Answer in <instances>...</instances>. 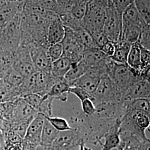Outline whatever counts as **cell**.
I'll return each instance as SVG.
<instances>
[{
    "instance_id": "cell-48",
    "label": "cell",
    "mask_w": 150,
    "mask_h": 150,
    "mask_svg": "<svg viewBox=\"0 0 150 150\" xmlns=\"http://www.w3.org/2000/svg\"><path fill=\"white\" fill-rule=\"evenodd\" d=\"M79 150V148H77V149H75V150Z\"/></svg>"
},
{
    "instance_id": "cell-28",
    "label": "cell",
    "mask_w": 150,
    "mask_h": 150,
    "mask_svg": "<svg viewBox=\"0 0 150 150\" xmlns=\"http://www.w3.org/2000/svg\"><path fill=\"white\" fill-rule=\"evenodd\" d=\"M19 98L14 88H10L0 78V103L13 101Z\"/></svg>"
},
{
    "instance_id": "cell-6",
    "label": "cell",
    "mask_w": 150,
    "mask_h": 150,
    "mask_svg": "<svg viewBox=\"0 0 150 150\" xmlns=\"http://www.w3.org/2000/svg\"><path fill=\"white\" fill-rule=\"evenodd\" d=\"M65 28V35L61 43L63 47L62 56L70 59L72 63L80 61L85 48L79 39L75 31Z\"/></svg>"
},
{
    "instance_id": "cell-30",
    "label": "cell",
    "mask_w": 150,
    "mask_h": 150,
    "mask_svg": "<svg viewBox=\"0 0 150 150\" xmlns=\"http://www.w3.org/2000/svg\"><path fill=\"white\" fill-rule=\"evenodd\" d=\"M131 111L134 116L135 122L140 129L145 131L150 127V116L145 113L135 110Z\"/></svg>"
},
{
    "instance_id": "cell-40",
    "label": "cell",
    "mask_w": 150,
    "mask_h": 150,
    "mask_svg": "<svg viewBox=\"0 0 150 150\" xmlns=\"http://www.w3.org/2000/svg\"><path fill=\"white\" fill-rule=\"evenodd\" d=\"M134 1V0H111V4L121 15Z\"/></svg>"
},
{
    "instance_id": "cell-7",
    "label": "cell",
    "mask_w": 150,
    "mask_h": 150,
    "mask_svg": "<svg viewBox=\"0 0 150 150\" xmlns=\"http://www.w3.org/2000/svg\"><path fill=\"white\" fill-rule=\"evenodd\" d=\"M12 67L23 77L29 76L37 72L32 63L29 48L19 46L13 54Z\"/></svg>"
},
{
    "instance_id": "cell-3",
    "label": "cell",
    "mask_w": 150,
    "mask_h": 150,
    "mask_svg": "<svg viewBox=\"0 0 150 150\" xmlns=\"http://www.w3.org/2000/svg\"><path fill=\"white\" fill-rule=\"evenodd\" d=\"M22 12L0 30V50L14 52L19 47L21 37Z\"/></svg>"
},
{
    "instance_id": "cell-31",
    "label": "cell",
    "mask_w": 150,
    "mask_h": 150,
    "mask_svg": "<svg viewBox=\"0 0 150 150\" xmlns=\"http://www.w3.org/2000/svg\"><path fill=\"white\" fill-rule=\"evenodd\" d=\"M46 118L48 120L49 122L51 123L55 129L59 132L64 131L72 129V127L70 126V124L66 120L61 117H46Z\"/></svg>"
},
{
    "instance_id": "cell-4",
    "label": "cell",
    "mask_w": 150,
    "mask_h": 150,
    "mask_svg": "<svg viewBox=\"0 0 150 150\" xmlns=\"http://www.w3.org/2000/svg\"><path fill=\"white\" fill-rule=\"evenodd\" d=\"M122 93L108 75L100 79L96 90L92 96V101L96 106L102 102L118 101Z\"/></svg>"
},
{
    "instance_id": "cell-29",
    "label": "cell",
    "mask_w": 150,
    "mask_h": 150,
    "mask_svg": "<svg viewBox=\"0 0 150 150\" xmlns=\"http://www.w3.org/2000/svg\"><path fill=\"white\" fill-rule=\"evenodd\" d=\"M129 110L138 111L150 116V99L139 98L132 100L129 104L127 111Z\"/></svg>"
},
{
    "instance_id": "cell-39",
    "label": "cell",
    "mask_w": 150,
    "mask_h": 150,
    "mask_svg": "<svg viewBox=\"0 0 150 150\" xmlns=\"http://www.w3.org/2000/svg\"><path fill=\"white\" fill-rule=\"evenodd\" d=\"M82 110L83 115L85 116H91L96 111V107L90 99H85L81 101Z\"/></svg>"
},
{
    "instance_id": "cell-19",
    "label": "cell",
    "mask_w": 150,
    "mask_h": 150,
    "mask_svg": "<svg viewBox=\"0 0 150 150\" xmlns=\"http://www.w3.org/2000/svg\"><path fill=\"white\" fill-rule=\"evenodd\" d=\"M59 133V131L55 129L45 117L41 134L40 146L45 150H50L54 140Z\"/></svg>"
},
{
    "instance_id": "cell-12",
    "label": "cell",
    "mask_w": 150,
    "mask_h": 150,
    "mask_svg": "<svg viewBox=\"0 0 150 150\" xmlns=\"http://www.w3.org/2000/svg\"><path fill=\"white\" fill-rule=\"evenodd\" d=\"M45 116L38 113L30 123L23 140L28 143L40 146L41 137Z\"/></svg>"
},
{
    "instance_id": "cell-46",
    "label": "cell",
    "mask_w": 150,
    "mask_h": 150,
    "mask_svg": "<svg viewBox=\"0 0 150 150\" xmlns=\"http://www.w3.org/2000/svg\"><path fill=\"white\" fill-rule=\"evenodd\" d=\"M7 1H22L24 0H7Z\"/></svg>"
},
{
    "instance_id": "cell-20",
    "label": "cell",
    "mask_w": 150,
    "mask_h": 150,
    "mask_svg": "<svg viewBox=\"0 0 150 150\" xmlns=\"http://www.w3.org/2000/svg\"><path fill=\"white\" fill-rule=\"evenodd\" d=\"M100 81V78L86 73L76 81L72 86H78L92 96L96 90Z\"/></svg>"
},
{
    "instance_id": "cell-24",
    "label": "cell",
    "mask_w": 150,
    "mask_h": 150,
    "mask_svg": "<svg viewBox=\"0 0 150 150\" xmlns=\"http://www.w3.org/2000/svg\"><path fill=\"white\" fill-rule=\"evenodd\" d=\"M88 69L86 64L81 59L78 62L72 64L71 68L65 75L64 78L71 87L76 81L86 74Z\"/></svg>"
},
{
    "instance_id": "cell-8",
    "label": "cell",
    "mask_w": 150,
    "mask_h": 150,
    "mask_svg": "<svg viewBox=\"0 0 150 150\" xmlns=\"http://www.w3.org/2000/svg\"><path fill=\"white\" fill-rule=\"evenodd\" d=\"M82 142H83L79 131L72 127V129L59 132L50 150H74L79 148Z\"/></svg>"
},
{
    "instance_id": "cell-38",
    "label": "cell",
    "mask_w": 150,
    "mask_h": 150,
    "mask_svg": "<svg viewBox=\"0 0 150 150\" xmlns=\"http://www.w3.org/2000/svg\"><path fill=\"white\" fill-rule=\"evenodd\" d=\"M13 108V101L0 103V118L10 122Z\"/></svg>"
},
{
    "instance_id": "cell-42",
    "label": "cell",
    "mask_w": 150,
    "mask_h": 150,
    "mask_svg": "<svg viewBox=\"0 0 150 150\" xmlns=\"http://www.w3.org/2000/svg\"><path fill=\"white\" fill-rule=\"evenodd\" d=\"M100 50L103 54L108 57H111L113 55L115 51V44L111 42L107 41L105 43Z\"/></svg>"
},
{
    "instance_id": "cell-5",
    "label": "cell",
    "mask_w": 150,
    "mask_h": 150,
    "mask_svg": "<svg viewBox=\"0 0 150 150\" xmlns=\"http://www.w3.org/2000/svg\"><path fill=\"white\" fill-rule=\"evenodd\" d=\"M103 32L107 40L113 43L120 41L122 32L121 15L111 3L106 8Z\"/></svg>"
},
{
    "instance_id": "cell-44",
    "label": "cell",
    "mask_w": 150,
    "mask_h": 150,
    "mask_svg": "<svg viewBox=\"0 0 150 150\" xmlns=\"http://www.w3.org/2000/svg\"><path fill=\"white\" fill-rule=\"evenodd\" d=\"M37 148H38L37 146L28 143L23 139L22 150H36Z\"/></svg>"
},
{
    "instance_id": "cell-35",
    "label": "cell",
    "mask_w": 150,
    "mask_h": 150,
    "mask_svg": "<svg viewBox=\"0 0 150 150\" xmlns=\"http://www.w3.org/2000/svg\"><path fill=\"white\" fill-rule=\"evenodd\" d=\"M56 4V14L70 12L76 2V0H55Z\"/></svg>"
},
{
    "instance_id": "cell-18",
    "label": "cell",
    "mask_w": 150,
    "mask_h": 150,
    "mask_svg": "<svg viewBox=\"0 0 150 150\" xmlns=\"http://www.w3.org/2000/svg\"><path fill=\"white\" fill-rule=\"evenodd\" d=\"M121 121L116 123L103 136L101 150H112L118 149L120 144V138L119 135V127Z\"/></svg>"
},
{
    "instance_id": "cell-33",
    "label": "cell",
    "mask_w": 150,
    "mask_h": 150,
    "mask_svg": "<svg viewBox=\"0 0 150 150\" xmlns=\"http://www.w3.org/2000/svg\"><path fill=\"white\" fill-rule=\"evenodd\" d=\"M45 96H41L38 93H29L21 97L23 100L33 107L37 112L38 109L43 101Z\"/></svg>"
},
{
    "instance_id": "cell-36",
    "label": "cell",
    "mask_w": 150,
    "mask_h": 150,
    "mask_svg": "<svg viewBox=\"0 0 150 150\" xmlns=\"http://www.w3.org/2000/svg\"><path fill=\"white\" fill-rule=\"evenodd\" d=\"M47 51L52 62L59 59L63 55V47L61 42L50 45Z\"/></svg>"
},
{
    "instance_id": "cell-26",
    "label": "cell",
    "mask_w": 150,
    "mask_h": 150,
    "mask_svg": "<svg viewBox=\"0 0 150 150\" xmlns=\"http://www.w3.org/2000/svg\"><path fill=\"white\" fill-rule=\"evenodd\" d=\"M2 79L10 88H15L21 84L24 77L12 67L6 72Z\"/></svg>"
},
{
    "instance_id": "cell-10",
    "label": "cell",
    "mask_w": 150,
    "mask_h": 150,
    "mask_svg": "<svg viewBox=\"0 0 150 150\" xmlns=\"http://www.w3.org/2000/svg\"><path fill=\"white\" fill-rule=\"evenodd\" d=\"M38 112L21 97L13 101V108L11 114L10 122L31 121Z\"/></svg>"
},
{
    "instance_id": "cell-21",
    "label": "cell",
    "mask_w": 150,
    "mask_h": 150,
    "mask_svg": "<svg viewBox=\"0 0 150 150\" xmlns=\"http://www.w3.org/2000/svg\"><path fill=\"white\" fill-rule=\"evenodd\" d=\"M126 64L129 68L139 74L141 77L144 73L141 67L139 46L137 42L131 45Z\"/></svg>"
},
{
    "instance_id": "cell-14",
    "label": "cell",
    "mask_w": 150,
    "mask_h": 150,
    "mask_svg": "<svg viewBox=\"0 0 150 150\" xmlns=\"http://www.w3.org/2000/svg\"><path fill=\"white\" fill-rule=\"evenodd\" d=\"M65 35V28L59 18L57 16L50 21L47 32V41L48 45L60 43Z\"/></svg>"
},
{
    "instance_id": "cell-32",
    "label": "cell",
    "mask_w": 150,
    "mask_h": 150,
    "mask_svg": "<svg viewBox=\"0 0 150 150\" xmlns=\"http://www.w3.org/2000/svg\"><path fill=\"white\" fill-rule=\"evenodd\" d=\"M54 100V98L48 95H45L43 101L38 109V112L42 114L46 117H51L52 115V103Z\"/></svg>"
},
{
    "instance_id": "cell-41",
    "label": "cell",
    "mask_w": 150,
    "mask_h": 150,
    "mask_svg": "<svg viewBox=\"0 0 150 150\" xmlns=\"http://www.w3.org/2000/svg\"><path fill=\"white\" fill-rule=\"evenodd\" d=\"M69 93H72L77 97L81 102L85 99H90L92 101V96L88 94L86 91L78 86H72L70 87L69 90Z\"/></svg>"
},
{
    "instance_id": "cell-45",
    "label": "cell",
    "mask_w": 150,
    "mask_h": 150,
    "mask_svg": "<svg viewBox=\"0 0 150 150\" xmlns=\"http://www.w3.org/2000/svg\"><path fill=\"white\" fill-rule=\"evenodd\" d=\"M79 150H92L91 148L88 147L86 146V144L84 142L81 143L79 146Z\"/></svg>"
},
{
    "instance_id": "cell-11",
    "label": "cell",
    "mask_w": 150,
    "mask_h": 150,
    "mask_svg": "<svg viewBox=\"0 0 150 150\" xmlns=\"http://www.w3.org/2000/svg\"><path fill=\"white\" fill-rule=\"evenodd\" d=\"M25 1H5L0 7V30L7 25L18 13L22 12Z\"/></svg>"
},
{
    "instance_id": "cell-43",
    "label": "cell",
    "mask_w": 150,
    "mask_h": 150,
    "mask_svg": "<svg viewBox=\"0 0 150 150\" xmlns=\"http://www.w3.org/2000/svg\"><path fill=\"white\" fill-rule=\"evenodd\" d=\"M22 142H5V146L3 150H22Z\"/></svg>"
},
{
    "instance_id": "cell-1",
    "label": "cell",
    "mask_w": 150,
    "mask_h": 150,
    "mask_svg": "<svg viewBox=\"0 0 150 150\" xmlns=\"http://www.w3.org/2000/svg\"><path fill=\"white\" fill-rule=\"evenodd\" d=\"M121 120L105 121L93 116L72 118L71 122L80 134L82 142L85 144L97 145L102 144L103 136Z\"/></svg>"
},
{
    "instance_id": "cell-22",
    "label": "cell",
    "mask_w": 150,
    "mask_h": 150,
    "mask_svg": "<svg viewBox=\"0 0 150 150\" xmlns=\"http://www.w3.org/2000/svg\"><path fill=\"white\" fill-rule=\"evenodd\" d=\"M72 61L64 56H62L52 63L51 73L56 79L63 78L72 66Z\"/></svg>"
},
{
    "instance_id": "cell-34",
    "label": "cell",
    "mask_w": 150,
    "mask_h": 150,
    "mask_svg": "<svg viewBox=\"0 0 150 150\" xmlns=\"http://www.w3.org/2000/svg\"><path fill=\"white\" fill-rule=\"evenodd\" d=\"M31 121H24L19 122H10V131L18 135L23 139L27 128Z\"/></svg>"
},
{
    "instance_id": "cell-13",
    "label": "cell",
    "mask_w": 150,
    "mask_h": 150,
    "mask_svg": "<svg viewBox=\"0 0 150 150\" xmlns=\"http://www.w3.org/2000/svg\"><path fill=\"white\" fill-rule=\"evenodd\" d=\"M122 98L126 101L139 98L150 99V81L142 80L136 82L123 93Z\"/></svg>"
},
{
    "instance_id": "cell-17",
    "label": "cell",
    "mask_w": 150,
    "mask_h": 150,
    "mask_svg": "<svg viewBox=\"0 0 150 150\" xmlns=\"http://www.w3.org/2000/svg\"><path fill=\"white\" fill-rule=\"evenodd\" d=\"M56 79V78H55ZM70 85L64 77L56 79L55 82L48 92V95L54 99L66 102L68 99Z\"/></svg>"
},
{
    "instance_id": "cell-9",
    "label": "cell",
    "mask_w": 150,
    "mask_h": 150,
    "mask_svg": "<svg viewBox=\"0 0 150 150\" xmlns=\"http://www.w3.org/2000/svg\"><path fill=\"white\" fill-rule=\"evenodd\" d=\"M28 48L36 71L51 72L52 62L48 56L47 48L36 44H32Z\"/></svg>"
},
{
    "instance_id": "cell-2",
    "label": "cell",
    "mask_w": 150,
    "mask_h": 150,
    "mask_svg": "<svg viewBox=\"0 0 150 150\" xmlns=\"http://www.w3.org/2000/svg\"><path fill=\"white\" fill-rule=\"evenodd\" d=\"M107 75L123 95L129 87L142 79L139 74L127 64H118L110 57L107 61Z\"/></svg>"
},
{
    "instance_id": "cell-37",
    "label": "cell",
    "mask_w": 150,
    "mask_h": 150,
    "mask_svg": "<svg viewBox=\"0 0 150 150\" xmlns=\"http://www.w3.org/2000/svg\"><path fill=\"white\" fill-rule=\"evenodd\" d=\"M150 25H146L142 28L137 42L139 46L150 50Z\"/></svg>"
},
{
    "instance_id": "cell-16",
    "label": "cell",
    "mask_w": 150,
    "mask_h": 150,
    "mask_svg": "<svg viewBox=\"0 0 150 150\" xmlns=\"http://www.w3.org/2000/svg\"><path fill=\"white\" fill-rule=\"evenodd\" d=\"M56 79L51 72L37 71L36 72V92L41 96L48 95Z\"/></svg>"
},
{
    "instance_id": "cell-25",
    "label": "cell",
    "mask_w": 150,
    "mask_h": 150,
    "mask_svg": "<svg viewBox=\"0 0 150 150\" xmlns=\"http://www.w3.org/2000/svg\"><path fill=\"white\" fill-rule=\"evenodd\" d=\"M143 27L129 26L122 28L120 41H124L131 44L137 42Z\"/></svg>"
},
{
    "instance_id": "cell-47",
    "label": "cell",
    "mask_w": 150,
    "mask_h": 150,
    "mask_svg": "<svg viewBox=\"0 0 150 150\" xmlns=\"http://www.w3.org/2000/svg\"><path fill=\"white\" fill-rule=\"evenodd\" d=\"M117 150H124L122 149H121V148H118L117 149Z\"/></svg>"
},
{
    "instance_id": "cell-23",
    "label": "cell",
    "mask_w": 150,
    "mask_h": 150,
    "mask_svg": "<svg viewBox=\"0 0 150 150\" xmlns=\"http://www.w3.org/2000/svg\"><path fill=\"white\" fill-rule=\"evenodd\" d=\"M114 44L115 51L110 58L116 63L126 64L129 51L132 44L124 41H119Z\"/></svg>"
},
{
    "instance_id": "cell-15",
    "label": "cell",
    "mask_w": 150,
    "mask_h": 150,
    "mask_svg": "<svg viewBox=\"0 0 150 150\" xmlns=\"http://www.w3.org/2000/svg\"><path fill=\"white\" fill-rule=\"evenodd\" d=\"M122 28L129 26L143 27L147 25L141 16L134 2L123 11L122 15Z\"/></svg>"
},
{
    "instance_id": "cell-27",
    "label": "cell",
    "mask_w": 150,
    "mask_h": 150,
    "mask_svg": "<svg viewBox=\"0 0 150 150\" xmlns=\"http://www.w3.org/2000/svg\"><path fill=\"white\" fill-rule=\"evenodd\" d=\"M13 54L14 52L0 50V78L12 67Z\"/></svg>"
}]
</instances>
